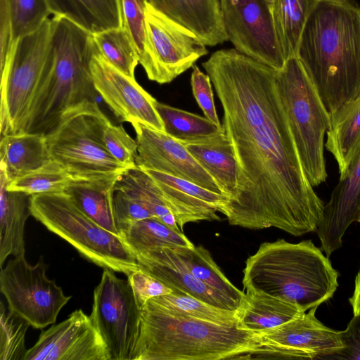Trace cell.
Segmentation results:
<instances>
[{"instance_id":"cell-1","label":"cell","mask_w":360,"mask_h":360,"mask_svg":"<svg viewBox=\"0 0 360 360\" xmlns=\"http://www.w3.org/2000/svg\"><path fill=\"white\" fill-rule=\"evenodd\" d=\"M202 65L238 165L236 192L220 212L231 225L249 229L275 227L294 236L316 231L325 205L303 169L276 70L236 49L218 50Z\"/></svg>"},{"instance_id":"cell-2","label":"cell","mask_w":360,"mask_h":360,"mask_svg":"<svg viewBox=\"0 0 360 360\" xmlns=\"http://www.w3.org/2000/svg\"><path fill=\"white\" fill-rule=\"evenodd\" d=\"M297 57L331 122L360 97V5L349 0H317Z\"/></svg>"},{"instance_id":"cell-3","label":"cell","mask_w":360,"mask_h":360,"mask_svg":"<svg viewBox=\"0 0 360 360\" xmlns=\"http://www.w3.org/2000/svg\"><path fill=\"white\" fill-rule=\"evenodd\" d=\"M44 69L21 132L48 134L63 114L97 92L90 64L98 51L93 34L71 20L53 15Z\"/></svg>"},{"instance_id":"cell-4","label":"cell","mask_w":360,"mask_h":360,"mask_svg":"<svg viewBox=\"0 0 360 360\" xmlns=\"http://www.w3.org/2000/svg\"><path fill=\"white\" fill-rule=\"evenodd\" d=\"M338 275L311 240L291 243L279 239L261 244L248 258L243 284L246 291L270 295L305 312L333 296Z\"/></svg>"},{"instance_id":"cell-5","label":"cell","mask_w":360,"mask_h":360,"mask_svg":"<svg viewBox=\"0 0 360 360\" xmlns=\"http://www.w3.org/2000/svg\"><path fill=\"white\" fill-rule=\"evenodd\" d=\"M260 342L238 325L223 326L172 313L149 300L133 360L240 359Z\"/></svg>"},{"instance_id":"cell-6","label":"cell","mask_w":360,"mask_h":360,"mask_svg":"<svg viewBox=\"0 0 360 360\" xmlns=\"http://www.w3.org/2000/svg\"><path fill=\"white\" fill-rule=\"evenodd\" d=\"M31 215L94 264L128 276L139 268L124 239L84 214L64 191L32 195Z\"/></svg>"},{"instance_id":"cell-7","label":"cell","mask_w":360,"mask_h":360,"mask_svg":"<svg viewBox=\"0 0 360 360\" xmlns=\"http://www.w3.org/2000/svg\"><path fill=\"white\" fill-rule=\"evenodd\" d=\"M276 84L303 169L317 186L328 177L323 149L330 115L297 56L276 70Z\"/></svg>"},{"instance_id":"cell-8","label":"cell","mask_w":360,"mask_h":360,"mask_svg":"<svg viewBox=\"0 0 360 360\" xmlns=\"http://www.w3.org/2000/svg\"><path fill=\"white\" fill-rule=\"evenodd\" d=\"M104 115L95 101H86L65 111L46 134L51 160L72 179L117 176L128 168L112 156L100 139L99 125Z\"/></svg>"},{"instance_id":"cell-9","label":"cell","mask_w":360,"mask_h":360,"mask_svg":"<svg viewBox=\"0 0 360 360\" xmlns=\"http://www.w3.org/2000/svg\"><path fill=\"white\" fill-rule=\"evenodd\" d=\"M52 30L49 18L37 30L19 39L1 70V137L21 131L43 74Z\"/></svg>"},{"instance_id":"cell-10","label":"cell","mask_w":360,"mask_h":360,"mask_svg":"<svg viewBox=\"0 0 360 360\" xmlns=\"http://www.w3.org/2000/svg\"><path fill=\"white\" fill-rule=\"evenodd\" d=\"M207 53L195 34L147 3L144 52L139 63L150 80L170 83Z\"/></svg>"},{"instance_id":"cell-11","label":"cell","mask_w":360,"mask_h":360,"mask_svg":"<svg viewBox=\"0 0 360 360\" xmlns=\"http://www.w3.org/2000/svg\"><path fill=\"white\" fill-rule=\"evenodd\" d=\"M47 268L42 257L32 265L20 256L9 260L0 273V289L8 307L37 329L54 323L71 298L48 278Z\"/></svg>"},{"instance_id":"cell-12","label":"cell","mask_w":360,"mask_h":360,"mask_svg":"<svg viewBox=\"0 0 360 360\" xmlns=\"http://www.w3.org/2000/svg\"><path fill=\"white\" fill-rule=\"evenodd\" d=\"M90 316L104 340L110 360H133L141 326V309L131 285L104 269L94 292Z\"/></svg>"},{"instance_id":"cell-13","label":"cell","mask_w":360,"mask_h":360,"mask_svg":"<svg viewBox=\"0 0 360 360\" xmlns=\"http://www.w3.org/2000/svg\"><path fill=\"white\" fill-rule=\"evenodd\" d=\"M224 30L239 52L276 70L286 61L268 0H219Z\"/></svg>"},{"instance_id":"cell-14","label":"cell","mask_w":360,"mask_h":360,"mask_svg":"<svg viewBox=\"0 0 360 360\" xmlns=\"http://www.w3.org/2000/svg\"><path fill=\"white\" fill-rule=\"evenodd\" d=\"M24 360H110V356L91 317L77 309L41 332Z\"/></svg>"},{"instance_id":"cell-15","label":"cell","mask_w":360,"mask_h":360,"mask_svg":"<svg viewBox=\"0 0 360 360\" xmlns=\"http://www.w3.org/2000/svg\"><path fill=\"white\" fill-rule=\"evenodd\" d=\"M94 87L114 114L132 125L140 122L165 131L157 100L136 81L110 65L97 51L90 64Z\"/></svg>"},{"instance_id":"cell-16","label":"cell","mask_w":360,"mask_h":360,"mask_svg":"<svg viewBox=\"0 0 360 360\" xmlns=\"http://www.w3.org/2000/svg\"><path fill=\"white\" fill-rule=\"evenodd\" d=\"M132 126L136 133V165L138 167L163 172L225 195L217 181L183 143L165 131L154 129L140 122Z\"/></svg>"},{"instance_id":"cell-17","label":"cell","mask_w":360,"mask_h":360,"mask_svg":"<svg viewBox=\"0 0 360 360\" xmlns=\"http://www.w3.org/2000/svg\"><path fill=\"white\" fill-rule=\"evenodd\" d=\"M316 309L257 335L261 342L274 345L276 359H327L345 345L341 331L329 328L316 319Z\"/></svg>"},{"instance_id":"cell-18","label":"cell","mask_w":360,"mask_h":360,"mask_svg":"<svg viewBox=\"0 0 360 360\" xmlns=\"http://www.w3.org/2000/svg\"><path fill=\"white\" fill-rule=\"evenodd\" d=\"M359 219L360 150L346 173L340 176L316 231L327 257L341 248L346 230Z\"/></svg>"},{"instance_id":"cell-19","label":"cell","mask_w":360,"mask_h":360,"mask_svg":"<svg viewBox=\"0 0 360 360\" xmlns=\"http://www.w3.org/2000/svg\"><path fill=\"white\" fill-rule=\"evenodd\" d=\"M158 186L181 230L189 222L219 220L217 214L229 198L187 180L153 169H142Z\"/></svg>"},{"instance_id":"cell-20","label":"cell","mask_w":360,"mask_h":360,"mask_svg":"<svg viewBox=\"0 0 360 360\" xmlns=\"http://www.w3.org/2000/svg\"><path fill=\"white\" fill-rule=\"evenodd\" d=\"M139 268L174 292L189 295L212 306L237 311L233 301L208 287L188 270L172 248H165L136 255Z\"/></svg>"},{"instance_id":"cell-21","label":"cell","mask_w":360,"mask_h":360,"mask_svg":"<svg viewBox=\"0 0 360 360\" xmlns=\"http://www.w3.org/2000/svg\"><path fill=\"white\" fill-rule=\"evenodd\" d=\"M157 11L192 31L209 46L228 40L219 0H146Z\"/></svg>"},{"instance_id":"cell-22","label":"cell","mask_w":360,"mask_h":360,"mask_svg":"<svg viewBox=\"0 0 360 360\" xmlns=\"http://www.w3.org/2000/svg\"><path fill=\"white\" fill-rule=\"evenodd\" d=\"M10 183L0 170V264L2 267L9 255L25 256L24 228L31 215L32 195L10 191Z\"/></svg>"},{"instance_id":"cell-23","label":"cell","mask_w":360,"mask_h":360,"mask_svg":"<svg viewBox=\"0 0 360 360\" xmlns=\"http://www.w3.org/2000/svg\"><path fill=\"white\" fill-rule=\"evenodd\" d=\"M183 144L217 181L224 193L231 198L237 186L238 165L224 127L214 136Z\"/></svg>"},{"instance_id":"cell-24","label":"cell","mask_w":360,"mask_h":360,"mask_svg":"<svg viewBox=\"0 0 360 360\" xmlns=\"http://www.w3.org/2000/svg\"><path fill=\"white\" fill-rule=\"evenodd\" d=\"M118 176L98 179H72L63 191L89 218L103 229L121 236L113 210L115 185Z\"/></svg>"},{"instance_id":"cell-25","label":"cell","mask_w":360,"mask_h":360,"mask_svg":"<svg viewBox=\"0 0 360 360\" xmlns=\"http://www.w3.org/2000/svg\"><path fill=\"white\" fill-rule=\"evenodd\" d=\"M51 160L44 134L21 132L1 137L0 170L10 182Z\"/></svg>"},{"instance_id":"cell-26","label":"cell","mask_w":360,"mask_h":360,"mask_svg":"<svg viewBox=\"0 0 360 360\" xmlns=\"http://www.w3.org/2000/svg\"><path fill=\"white\" fill-rule=\"evenodd\" d=\"M304 312L296 305L281 299L248 290L236 311L238 327L258 334L281 326Z\"/></svg>"},{"instance_id":"cell-27","label":"cell","mask_w":360,"mask_h":360,"mask_svg":"<svg viewBox=\"0 0 360 360\" xmlns=\"http://www.w3.org/2000/svg\"><path fill=\"white\" fill-rule=\"evenodd\" d=\"M53 15L64 17L94 34L122 27L120 0H47Z\"/></svg>"},{"instance_id":"cell-28","label":"cell","mask_w":360,"mask_h":360,"mask_svg":"<svg viewBox=\"0 0 360 360\" xmlns=\"http://www.w3.org/2000/svg\"><path fill=\"white\" fill-rule=\"evenodd\" d=\"M326 134L325 147L335 159L342 176L360 150V97L330 122Z\"/></svg>"},{"instance_id":"cell-29","label":"cell","mask_w":360,"mask_h":360,"mask_svg":"<svg viewBox=\"0 0 360 360\" xmlns=\"http://www.w3.org/2000/svg\"><path fill=\"white\" fill-rule=\"evenodd\" d=\"M317 0H272L275 30L285 60L297 56L308 16Z\"/></svg>"},{"instance_id":"cell-30","label":"cell","mask_w":360,"mask_h":360,"mask_svg":"<svg viewBox=\"0 0 360 360\" xmlns=\"http://www.w3.org/2000/svg\"><path fill=\"white\" fill-rule=\"evenodd\" d=\"M115 188L122 191L141 202L153 217L174 231L182 232L158 186L152 177L142 169L137 166L126 169L118 176Z\"/></svg>"},{"instance_id":"cell-31","label":"cell","mask_w":360,"mask_h":360,"mask_svg":"<svg viewBox=\"0 0 360 360\" xmlns=\"http://www.w3.org/2000/svg\"><path fill=\"white\" fill-rule=\"evenodd\" d=\"M172 249L195 278L240 307L245 293L230 282L207 250L195 245Z\"/></svg>"},{"instance_id":"cell-32","label":"cell","mask_w":360,"mask_h":360,"mask_svg":"<svg viewBox=\"0 0 360 360\" xmlns=\"http://www.w3.org/2000/svg\"><path fill=\"white\" fill-rule=\"evenodd\" d=\"M122 236L135 256L165 248L194 245L183 232L174 231L155 217L133 223L122 233Z\"/></svg>"},{"instance_id":"cell-33","label":"cell","mask_w":360,"mask_h":360,"mask_svg":"<svg viewBox=\"0 0 360 360\" xmlns=\"http://www.w3.org/2000/svg\"><path fill=\"white\" fill-rule=\"evenodd\" d=\"M155 108L163 122L165 132L183 143L207 139L224 128L223 124L219 127L206 117L158 101L155 103Z\"/></svg>"},{"instance_id":"cell-34","label":"cell","mask_w":360,"mask_h":360,"mask_svg":"<svg viewBox=\"0 0 360 360\" xmlns=\"http://www.w3.org/2000/svg\"><path fill=\"white\" fill-rule=\"evenodd\" d=\"M150 300L174 314L219 325H238L236 311L212 306L185 293L172 292Z\"/></svg>"},{"instance_id":"cell-35","label":"cell","mask_w":360,"mask_h":360,"mask_svg":"<svg viewBox=\"0 0 360 360\" xmlns=\"http://www.w3.org/2000/svg\"><path fill=\"white\" fill-rule=\"evenodd\" d=\"M98 53L112 66L135 79L139 63L133 42L124 27L106 30L93 34Z\"/></svg>"},{"instance_id":"cell-36","label":"cell","mask_w":360,"mask_h":360,"mask_svg":"<svg viewBox=\"0 0 360 360\" xmlns=\"http://www.w3.org/2000/svg\"><path fill=\"white\" fill-rule=\"evenodd\" d=\"M72 179L60 165L51 160L40 168L11 181L8 189L30 195L63 191Z\"/></svg>"},{"instance_id":"cell-37","label":"cell","mask_w":360,"mask_h":360,"mask_svg":"<svg viewBox=\"0 0 360 360\" xmlns=\"http://www.w3.org/2000/svg\"><path fill=\"white\" fill-rule=\"evenodd\" d=\"M11 24L13 44L37 30L52 15L47 0H4Z\"/></svg>"},{"instance_id":"cell-38","label":"cell","mask_w":360,"mask_h":360,"mask_svg":"<svg viewBox=\"0 0 360 360\" xmlns=\"http://www.w3.org/2000/svg\"><path fill=\"white\" fill-rule=\"evenodd\" d=\"M0 360H24L26 332L30 325L1 302Z\"/></svg>"},{"instance_id":"cell-39","label":"cell","mask_w":360,"mask_h":360,"mask_svg":"<svg viewBox=\"0 0 360 360\" xmlns=\"http://www.w3.org/2000/svg\"><path fill=\"white\" fill-rule=\"evenodd\" d=\"M99 137L103 146L119 162L128 168L136 166V141L122 126L112 124L105 115L100 122Z\"/></svg>"},{"instance_id":"cell-40","label":"cell","mask_w":360,"mask_h":360,"mask_svg":"<svg viewBox=\"0 0 360 360\" xmlns=\"http://www.w3.org/2000/svg\"><path fill=\"white\" fill-rule=\"evenodd\" d=\"M122 26L128 32L139 59L145 46L146 0H120Z\"/></svg>"},{"instance_id":"cell-41","label":"cell","mask_w":360,"mask_h":360,"mask_svg":"<svg viewBox=\"0 0 360 360\" xmlns=\"http://www.w3.org/2000/svg\"><path fill=\"white\" fill-rule=\"evenodd\" d=\"M114 215L120 235L133 223L153 217L141 202L119 189L113 195Z\"/></svg>"},{"instance_id":"cell-42","label":"cell","mask_w":360,"mask_h":360,"mask_svg":"<svg viewBox=\"0 0 360 360\" xmlns=\"http://www.w3.org/2000/svg\"><path fill=\"white\" fill-rule=\"evenodd\" d=\"M191 86L193 95L205 117L221 127L214 102L212 82L210 76L202 72L195 64L192 67Z\"/></svg>"},{"instance_id":"cell-43","label":"cell","mask_w":360,"mask_h":360,"mask_svg":"<svg viewBox=\"0 0 360 360\" xmlns=\"http://www.w3.org/2000/svg\"><path fill=\"white\" fill-rule=\"evenodd\" d=\"M127 277L141 309L150 299L174 292L172 289L141 268L134 271Z\"/></svg>"},{"instance_id":"cell-44","label":"cell","mask_w":360,"mask_h":360,"mask_svg":"<svg viewBox=\"0 0 360 360\" xmlns=\"http://www.w3.org/2000/svg\"><path fill=\"white\" fill-rule=\"evenodd\" d=\"M341 338L344 348L327 359L360 360V316L354 315L346 329L341 331Z\"/></svg>"},{"instance_id":"cell-45","label":"cell","mask_w":360,"mask_h":360,"mask_svg":"<svg viewBox=\"0 0 360 360\" xmlns=\"http://www.w3.org/2000/svg\"><path fill=\"white\" fill-rule=\"evenodd\" d=\"M349 301L352 307L354 315L360 316V270L356 276L354 290Z\"/></svg>"},{"instance_id":"cell-46","label":"cell","mask_w":360,"mask_h":360,"mask_svg":"<svg viewBox=\"0 0 360 360\" xmlns=\"http://www.w3.org/2000/svg\"><path fill=\"white\" fill-rule=\"evenodd\" d=\"M326 1H335V2H342L346 0H326Z\"/></svg>"},{"instance_id":"cell-47","label":"cell","mask_w":360,"mask_h":360,"mask_svg":"<svg viewBox=\"0 0 360 360\" xmlns=\"http://www.w3.org/2000/svg\"><path fill=\"white\" fill-rule=\"evenodd\" d=\"M268 1H270V2H271V1H272V0H268Z\"/></svg>"},{"instance_id":"cell-48","label":"cell","mask_w":360,"mask_h":360,"mask_svg":"<svg viewBox=\"0 0 360 360\" xmlns=\"http://www.w3.org/2000/svg\"><path fill=\"white\" fill-rule=\"evenodd\" d=\"M359 221V222H360V219H359V221Z\"/></svg>"}]
</instances>
